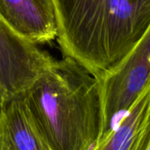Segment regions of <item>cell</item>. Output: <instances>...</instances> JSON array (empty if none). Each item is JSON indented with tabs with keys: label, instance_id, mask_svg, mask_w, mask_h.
Masks as SVG:
<instances>
[{
	"label": "cell",
	"instance_id": "cell-1",
	"mask_svg": "<svg viewBox=\"0 0 150 150\" xmlns=\"http://www.w3.org/2000/svg\"><path fill=\"white\" fill-rule=\"evenodd\" d=\"M57 40L99 79L113 70L150 27V0H53Z\"/></svg>",
	"mask_w": 150,
	"mask_h": 150
},
{
	"label": "cell",
	"instance_id": "cell-2",
	"mask_svg": "<svg viewBox=\"0 0 150 150\" xmlns=\"http://www.w3.org/2000/svg\"><path fill=\"white\" fill-rule=\"evenodd\" d=\"M52 150H92L103 133L100 81L69 57L23 94Z\"/></svg>",
	"mask_w": 150,
	"mask_h": 150
},
{
	"label": "cell",
	"instance_id": "cell-3",
	"mask_svg": "<svg viewBox=\"0 0 150 150\" xmlns=\"http://www.w3.org/2000/svg\"><path fill=\"white\" fill-rule=\"evenodd\" d=\"M98 80L102 95L103 137L113 128L115 120L129 110L149 81L150 27L123 60Z\"/></svg>",
	"mask_w": 150,
	"mask_h": 150
},
{
	"label": "cell",
	"instance_id": "cell-4",
	"mask_svg": "<svg viewBox=\"0 0 150 150\" xmlns=\"http://www.w3.org/2000/svg\"><path fill=\"white\" fill-rule=\"evenodd\" d=\"M54 61L0 17V110L22 95Z\"/></svg>",
	"mask_w": 150,
	"mask_h": 150
},
{
	"label": "cell",
	"instance_id": "cell-5",
	"mask_svg": "<svg viewBox=\"0 0 150 150\" xmlns=\"http://www.w3.org/2000/svg\"><path fill=\"white\" fill-rule=\"evenodd\" d=\"M0 17L18 34L35 44L49 42L57 37L53 0H0Z\"/></svg>",
	"mask_w": 150,
	"mask_h": 150
},
{
	"label": "cell",
	"instance_id": "cell-6",
	"mask_svg": "<svg viewBox=\"0 0 150 150\" xmlns=\"http://www.w3.org/2000/svg\"><path fill=\"white\" fill-rule=\"evenodd\" d=\"M0 146L8 150H52L23 95L0 110Z\"/></svg>",
	"mask_w": 150,
	"mask_h": 150
},
{
	"label": "cell",
	"instance_id": "cell-7",
	"mask_svg": "<svg viewBox=\"0 0 150 150\" xmlns=\"http://www.w3.org/2000/svg\"><path fill=\"white\" fill-rule=\"evenodd\" d=\"M150 142V80L115 127L92 150H147Z\"/></svg>",
	"mask_w": 150,
	"mask_h": 150
},
{
	"label": "cell",
	"instance_id": "cell-8",
	"mask_svg": "<svg viewBox=\"0 0 150 150\" xmlns=\"http://www.w3.org/2000/svg\"><path fill=\"white\" fill-rule=\"evenodd\" d=\"M0 150H8V149H6L5 148H4V147H2V146H0Z\"/></svg>",
	"mask_w": 150,
	"mask_h": 150
},
{
	"label": "cell",
	"instance_id": "cell-9",
	"mask_svg": "<svg viewBox=\"0 0 150 150\" xmlns=\"http://www.w3.org/2000/svg\"><path fill=\"white\" fill-rule=\"evenodd\" d=\"M147 150H150V142H149V147H148V149Z\"/></svg>",
	"mask_w": 150,
	"mask_h": 150
}]
</instances>
